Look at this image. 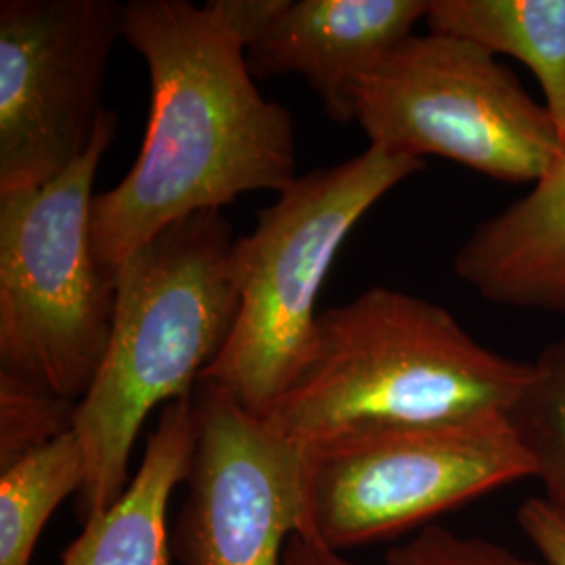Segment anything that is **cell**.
<instances>
[{"mask_svg": "<svg viewBox=\"0 0 565 565\" xmlns=\"http://www.w3.org/2000/svg\"><path fill=\"white\" fill-rule=\"evenodd\" d=\"M121 39L147 63L151 111L137 162L93 202L111 270L174 223L298 179L294 116L258 90L223 0H130Z\"/></svg>", "mask_w": 565, "mask_h": 565, "instance_id": "1", "label": "cell"}, {"mask_svg": "<svg viewBox=\"0 0 565 565\" xmlns=\"http://www.w3.org/2000/svg\"><path fill=\"white\" fill-rule=\"evenodd\" d=\"M233 243L223 212H200L168 226L116 270L111 338L74 419L86 463L82 525L130 484V455L149 413L191 396L228 342L239 312Z\"/></svg>", "mask_w": 565, "mask_h": 565, "instance_id": "2", "label": "cell"}, {"mask_svg": "<svg viewBox=\"0 0 565 565\" xmlns=\"http://www.w3.org/2000/svg\"><path fill=\"white\" fill-rule=\"evenodd\" d=\"M527 369L476 342L443 306L371 287L319 315L312 356L266 424L308 448L369 429L507 413Z\"/></svg>", "mask_w": 565, "mask_h": 565, "instance_id": "3", "label": "cell"}, {"mask_svg": "<svg viewBox=\"0 0 565 565\" xmlns=\"http://www.w3.org/2000/svg\"><path fill=\"white\" fill-rule=\"evenodd\" d=\"M424 160L369 145L352 160L298 177L233 243L239 312L200 382L266 419L300 380L317 342V300L350 231Z\"/></svg>", "mask_w": 565, "mask_h": 565, "instance_id": "4", "label": "cell"}, {"mask_svg": "<svg viewBox=\"0 0 565 565\" xmlns=\"http://www.w3.org/2000/svg\"><path fill=\"white\" fill-rule=\"evenodd\" d=\"M116 130V111L105 109L78 162L0 195V373L76 404L102 366L116 315V270L93 242V184Z\"/></svg>", "mask_w": 565, "mask_h": 565, "instance_id": "5", "label": "cell"}, {"mask_svg": "<svg viewBox=\"0 0 565 565\" xmlns=\"http://www.w3.org/2000/svg\"><path fill=\"white\" fill-rule=\"evenodd\" d=\"M303 455L298 532L342 553L534 480V463L507 413L369 429L308 446Z\"/></svg>", "mask_w": 565, "mask_h": 565, "instance_id": "6", "label": "cell"}, {"mask_svg": "<svg viewBox=\"0 0 565 565\" xmlns=\"http://www.w3.org/2000/svg\"><path fill=\"white\" fill-rule=\"evenodd\" d=\"M369 145L445 158L494 181L534 184L562 153L545 105L473 42L413 34L354 93Z\"/></svg>", "mask_w": 565, "mask_h": 565, "instance_id": "7", "label": "cell"}, {"mask_svg": "<svg viewBox=\"0 0 565 565\" xmlns=\"http://www.w3.org/2000/svg\"><path fill=\"white\" fill-rule=\"evenodd\" d=\"M121 23L116 0L0 2V195L57 179L90 147Z\"/></svg>", "mask_w": 565, "mask_h": 565, "instance_id": "8", "label": "cell"}, {"mask_svg": "<svg viewBox=\"0 0 565 565\" xmlns=\"http://www.w3.org/2000/svg\"><path fill=\"white\" fill-rule=\"evenodd\" d=\"M198 440L170 532L182 565H282L303 515V448L216 385L195 392Z\"/></svg>", "mask_w": 565, "mask_h": 565, "instance_id": "9", "label": "cell"}, {"mask_svg": "<svg viewBox=\"0 0 565 565\" xmlns=\"http://www.w3.org/2000/svg\"><path fill=\"white\" fill-rule=\"evenodd\" d=\"M429 0H279L245 49L252 76L294 74L338 124L354 120V93L425 21Z\"/></svg>", "mask_w": 565, "mask_h": 565, "instance_id": "10", "label": "cell"}, {"mask_svg": "<svg viewBox=\"0 0 565 565\" xmlns=\"http://www.w3.org/2000/svg\"><path fill=\"white\" fill-rule=\"evenodd\" d=\"M455 273L488 302L565 315V147L527 195L476 226Z\"/></svg>", "mask_w": 565, "mask_h": 565, "instance_id": "11", "label": "cell"}, {"mask_svg": "<svg viewBox=\"0 0 565 565\" xmlns=\"http://www.w3.org/2000/svg\"><path fill=\"white\" fill-rule=\"evenodd\" d=\"M198 440L195 398L166 404L120 499L82 525L60 565H170L168 507L184 484Z\"/></svg>", "mask_w": 565, "mask_h": 565, "instance_id": "12", "label": "cell"}, {"mask_svg": "<svg viewBox=\"0 0 565 565\" xmlns=\"http://www.w3.org/2000/svg\"><path fill=\"white\" fill-rule=\"evenodd\" d=\"M425 23L434 34L522 61L565 147V0H429Z\"/></svg>", "mask_w": 565, "mask_h": 565, "instance_id": "13", "label": "cell"}, {"mask_svg": "<svg viewBox=\"0 0 565 565\" xmlns=\"http://www.w3.org/2000/svg\"><path fill=\"white\" fill-rule=\"evenodd\" d=\"M86 476L76 431L0 471V565H30L55 509L81 494Z\"/></svg>", "mask_w": 565, "mask_h": 565, "instance_id": "14", "label": "cell"}, {"mask_svg": "<svg viewBox=\"0 0 565 565\" xmlns=\"http://www.w3.org/2000/svg\"><path fill=\"white\" fill-rule=\"evenodd\" d=\"M507 419L534 463L543 499L565 520V338L546 343L530 361Z\"/></svg>", "mask_w": 565, "mask_h": 565, "instance_id": "15", "label": "cell"}, {"mask_svg": "<svg viewBox=\"0 0 565 565\" xmlns=\"http://www.w3.org/2000/svg\"><path fill=\"white\" fill-rule=\"evenodd\" d=\"M76 406L0 373V471L74 431Z\"/></svg>", "mask_w": 565, "mask_h": 565, "instance_id": "16", "label": "cell"}, {"mask_svg": "<svg viewBox=\"0 0 565 565\" xmlns=\"http://www.w3.org/2000/svg\"><path fill=\"white\" fill-rule=\"evenodd\" d=\"M385 565H546L518 555L507 546L461 536L443 525H425L404 545L392 546Z\"/></svg>", "mask_w": 565, "mask_h": 565, "instance_id": "17", "label": "cell"}, {"mask_svg": "<svg viewBox=\"0 0 565 565\" xmlns=\"http://www.w3.org/2000/svg\"><path fill=\"white\" fill-rule=\"evenodd\" d=\"M518 525L546 565H565V520L543 497L520 505Z\"/></svg>", "mask_w": 565, "mask_h": 565, "instance_id": "18", "label": "cell"}, {"mask_svg": "<svg viewBox=\"0 0 565 565\" xmlns=\"http://www.w3.org/2000/svg\"><path fill=\"white\" fill-rule=\"evenodd\" d=\"M282 565H359L348 562L342 551L324 545L319 539L296 532L285 546Z\"/></svg>", "mask_w": 565, "mask_h": 565, "instance_id": "19", "label": "cell"}]
</instances>
